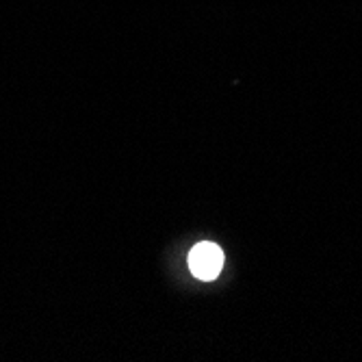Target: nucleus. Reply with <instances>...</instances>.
<instances>
[{
  "mask_svg": "<svg viewBox=\"0 0 362 362\" xmlns=\"http://www.w3.org/2000/svg\"><path fill=\"white\" fill-rule=\"evenodd\" d=\"M223 267V252L211 241L197 243L189 254V269L197 280H215Z\"/></svg>",
  "mask_w": 362,
  "mask_h": 362,
  "instance_id": "obj_1",
  "label": "nucleus"
}]
</instances>
